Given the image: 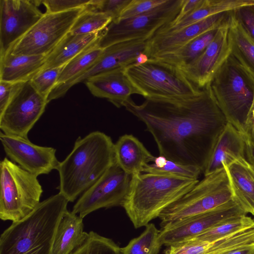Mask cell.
Listing matches in <instances>:
<instances>
[{
    "mask_svg": "<svg viewBox=\"0 0 254 254\" xmlns=\"http://www.w3.org/2000/svg\"><path fill=\"white\" fill-rule=\"evenodd\" d=\"M124 107L142 121L152 135L159 155L203 172L214 143L228 123L210 83L197 95L180 99H131Z\"/></svg>",
    "mask_w": 254,
    "mask_h": 254,
    "instance_id": "6da1fadb",
    "label": "cell"
},
{
    "mask_svg": "<svg viewBox=\"0 0 254 254\" xmlns=\"http://www.w3.org/2000/svg\"><path fill=\"white\" fill-rule=\"evenodd\" d=\"M114 146L111 138L100 131L76 140L72 150L57 169L59 192L68 202H74L115 163Z\"/></svg>",
    "mask_w": 254,
    "mask_h": 254,
    "instance_id": "7a4b0ae2",
    "label": "cell"
},
{
    "mask_svg": "<svg viewBox=\"0 0 254 254\" xmlns=\"http://www.w3.org/2000/svg\"><path fill=\"white\" fill-rule=\"evenodd\" d=\"M68 202L59 192L40 202L25 218L12 222L0 236V254H51Z\"/></svg>",
    "mask_w": 254,
    "mask_h": 254,
    "instance_id": "3957f363",
    "label": "cell"
},
{
    "mask_svg": "<svg viewBox=\"0 0 254 254\" xmlns=\"http://www.w3.org/2000/svg\"><path fill=\"white\" fill-rule=\"evenodd\" d=\"M198 181L149 173L133 175L122 206L135 228L145 226L187 193Z\"/></svg>",
    "mask_w": 254,
    "mask_h": 254,
    "instance_id": "277c9868",
    "label": "cell"
},
{
    "mask_svg": "<svg viewBox=\"0 0 254 254\" xmlns=\"http://www.w3.org/2000/svg\"><path fill=\"white\" fill-rule=\"evenodd\" d=\"M210 86L228 123L244 134L254 99V77L231 54L216 73Z\"/></svg>",
    "mask_w": 254,
    "mask_h": 254,
    "instance_id": "5b68a950",
    "label": "cell"
},
{
    "mask_svg": "<svg viewBox=\"0 0 254 254\" xmlns=\"http://www.w3.org/2000/svg\"><path fill=\"white\" fill-rule=\"evenodd\" d=\"M124 71L145 99L188 98L197 95L202 89L180 69L154 59L139 65H129Z\"/></svg>",
    "mask_w": 254,
    "mask_h": 254,
    "instance_id": "8992f818",
    "label": "cell"
},
{
    "mask_svg": "<svg viewBox=\"0 0 254 254\" xmlns=\"http://www.w3.org/2000/svg\"><path fill=\"white\" fill-rule=\"evenodd\" d=\"M0 218L18 221L40 203L43 191L37 176L5 157L0 163Z\"/></svg>",
    "mask_w": 254,
    "mask_h": 254,
    "instance_id": "52a82bcc",
    "label": "cell"
},
{
    "mask_svg": "<svg viewBox=\"0 0 254 254\" xmlns=\"http://www.w3.org/2000/svg\"><path fill=\"white\" fill-rule=\"evenodd\" d=\"M233 198L224 167L204 176L187 193L165 208L158 217L161 227L209 211Z\"/></svg>",
    "mask_w": 254,
    "mask_h": 254,
    "instance_id": "ba28073f",
    "label": "cell"
},
{
    "mask_svg": "<svg viewBox=\"0 0 254 254\" xmlns=\"http://www.w3.org/2000/svg\"><path fill=\"white\" fill-rule=\"evenodd\" d=\"M183 2L184 0H167L162 5L143 14L112 21L102 31L98 46L104 49L126 41L150 39L160 28L175 19Z\"/></svg>",
    "mask_w": 254,
    "mask_h": 254,
    "instance_id": "9c48e42d",
    "label": "cell"
},
{
    "mask_svg": "<svg viewBox=\"0 0 254 254\" xmlns=\"http://www.w3.org/2000/svg\"><path fill=\"white\" fill-rule=\"evenodd\" d=\"M89 5L63 12L44 13L10 52L13 55H48L69 32Z\"/></svg>",
    "mask_w": 254,
    "mask_h": 254,
    "instance_id": "30bf717a",
    "label": "cell"
},
{
    "mask_svg": "<svg viewBox=\"0 0 254 254\" xmlns=\"http://www.w3.org/2000/svg\"><path fill=\"white\" fill-rule=\"evenodd\" d=\"M48 103L32 85L24 82L0 113V128L3 133L28 138L30 130L44 113Z\"/></svg>",
    "mask_w": 254,
    "mask_h": 254,
    "instance_id": "8fae6325",
    "label": "cell"
},
{
    "mask_svg": "<svg viewBox=\"0 0 254 254\" xmlns=\"http://www.w3.org/2000/svg\"><path fill=\"white\" fill-rule=\"evenodd\" d=\"M131 176L115 162L106 173L78 199L71 211L82 218L99 209L122 206Z\"/></svg>",
    "mask_w": 254,
    "mask_h": 254,
    "instance_id": "7c38bea8",
    "label": "cell"
},
{
    "mask_svg": "<svg viewBox=\"0 0 254 254\" xmlns=\"http://www.w3.org/2000/svg\"><path fill=\"white\" fill-rule=\"evenodd\" d=\"M34 0H0V57L10 52L43 17Z\"/></svg>",
    "mask_w": 254,
    "mask_h": 254,
    "instance_id": "4fadbf2b",
    "label": "cell"
},
{
    "mask_svg": "<svg viewBox=\"0 0 254 254\" xmlns=\"http://www.w3.org/2000/svg\"><path fill=\"white\" fill-rule=\"evenodd\" d=\"M247 215L234 198L209 211L190 217L161 228L159 239L170 247L190 239L227 220Z\"/></svg>",
    "mask_w": 254,
    "mask_h": 254,
    "instance_id": "5bb4252c",
    "label": "cell"
},
{
    "mask_svg": "<svg viewBox=\"0 0 254 254\" xmlns=\"http://www.w3.org/2000/svg\"><path fill=\"white\" fill-rule=\"evenodd\" d=\"M148 40L136 39L114 44L104 49L98 61L76 78L56 86L48 97V101L60 98L74 85L84 82L98 74L134 64L138 56L145 53Z\"/></svg>",
    "mask_w": 254,
    "mask_h": 254,
    "instance_id": "9a60e30c",
    "label": "cell"
},
{
    "mask_svg": "<svg viewBox=\"0 0 254 254\" xmlns=\"http://www.w3.org/2000/svg\"><path fill=\"white\" fill-rule=\"evenodd\" d=\"M3 150L9 159L26 171L38 176L57 169L56 149L31 142L28 138L0 133Z\"/></svg>",
    "mask_w": 254,
    "mask_h": 254,
    "instance_id": "2e32d148",
    "label": "cell"
},
{
    "mask_svg": "<svg viewBox=\"0 0 254 254\" xmlns=\"http://www.w3.org/2000/svg\"><path fill=\"white\" fill-rule=\"evenodd\" d=\"M230 21L219 28L213 40L196 59L180 70L199 89L211 83L216 73L231 55L228 39Z\"/></svg>",
    "mask_w": 254,
    "mask_h": 254,
    "instance_id": "e0dca14e",
    "label": "cell"
},
{
    "mask_svg": "<svg viewBox=\"0 0 254 254\" xmlns=\"http://www.w3.org/2000/svg\"><path fill=\"white\" fill-rule=\"evenodd\" d=\"M231 11L211 15L174 32L156 33L148 40L145 54L149 59L173 53L200 35L229 22Z\"/></svg>",
    "mask_w": 254,
    "mask_h": 254,
    "instance_id": "ac0fdd59",
    "label": "cell"
},
{
    "mask_svg": "<svg viewBox=\"0 0 254 254\" xmlns=\"http://www.w3.org/2000/svg\"><path fill=\"white\" fill-rule=\"evenodd\" d=\"M84 83L94 96L106 99L117 108L124 107L131 95H140L123 68L98 74Z\"/></svg>",
    "mask_w": 254,
    "mask_h": 254,
    "instance_id": "d6986e66",
    "label": "cell"
},
{
    "mask_svg": "<svg viewBox=\"0 0 254 254\" xmlns=\"http://www.w3.org/2000/svg\"><path fill=\"white\" fill-rule=\"evenodd\" d=\"M246 137L227 123L217 138L203 171L204 176L221 170L235 161L245 158Z\"/></svg>",
    "mask_w": 254,
    "mask_h": 254,
    "instance_id": "ffe728a7",
    "label": "cell"
},
{
    "mask_svg": "<svg viewBox=\"0 0 254 254\" xmlns=\"http://www.w3.org/2000/svg\"><path fill=\"white\" fill-rule=\"evenodd\" d=\"M115 162L130 176L142 173L144 167L155 157L132 134H124L114 143Z\"/></svg>",
    "mask_w": 254,
    "mask_h": 254,
    "instance_id": "44dd1931",
    "label": "cell"
},
{
    "mask_svg": "<svg viewBox=\"0 0 254 254\" xmlns=\"http://www.w3.org/2000/svg\"><path fill=\"white\" fill-rule=\"evenodd\" d=\"M234 198L243 211L252 214L254 208V169L245 158L224 167Z\"/></svg>",
    "mask_w": 254,
    "mask_h": 254,
    "instance_id": "7402d4cb",
    "label": "cell"
},
{
    "mask_svg": "<svg viewBox=\"0 0 254 254\" xmlns=\"http://www.w3.org/2000/svg\"><path fill=\"white\" fill-rule=\"evenodd\" d=\"M83 218L66 211L60 220L55 234L51 254H72L86 240Z\"/></svg>",
    "mask_w": 254,
    "mask_h": 254,
    "instance_id": "603a6c76",
    "label": "cell"
},
{
    "mask_svg": "<svg viewBox=\"0 0 254 254\" xmlns=\"http://www.w3.org/2000/svg\"><path fill=\"white\" fill-rule=\"evenodd\" d=\"M47 56L7 53L0 57V80L22 82L31 80L42 69Z\"/></svg>",
    "mask_w": 254,
    "mask_h": 254,
    "instance_id": "cb8c5ba5",
    "label": "cell"
},
{
    "mask_svg": "<svg viewBox=\"0 0 254 254\" xmlns=\"http://www.w3.org/2000/svg\"><path fill=\"white\" fill-rule=\"evenodd\" d=\"M102 31L82 35H75L69 32L47 55L41 70L66 64L86 48L98 41L101 37Z\"/></svg>",
    "mask_w": 254,
    "mask_h": 254,
    "instance_id": "d4e9b609",
    "label": "cell"
},
{
    "mask_svg": "<svg viewBox=\"0 0 254 254\" xmlns=\"http://www.w3.org/2000/svg\"><path fill=\"white\" fill-rule=\"evenodd\" d=\"M250 4H254V0H204L190 15L175 24L163 26L156 33L174 32L211 15Z\"/></svg>",
    "mask_w": 254,
    "mask_h": 254,
    "instance_id": "484cf974",
    "label": "cell"
},
{
    "mask_svg": "<svg viewBox=\"0 0 254 254\" xmlns=\"http://www.w3.org/2000/svg\"><path fill=\"white\" fill-rule=\"evenodd\" d=\"M220 27L200 35L173 53L152 59L181 70L202 53L213 40Z\"/></svg>",
    "mask_w": 254,
    "mask_h": 254,
    "instance_id": "4316f807",
    "label": "cell"
},
{
    "mask_svg": "<svg viewBox=\"0 0 254 254\" xmlns=\"http://www.w3.org/2000/svg\"><path fill=\"white\" fill-rule=\"evenodd\" d=\"M228 39L231 54L254 77V43L232 13Z\"/></svg>",
    "mask_w": 254,
    "mask_h": 254,
    "instance_id": "83f0119b",
    "label": "cell"
},
{
    "mask_svg": "<svg viewBox=\"0 0 254 254\" xmlns=\"http://www.w3.org/2000/svg\"><path fill=\"white\" fill-rule=\"evenodd\" d=\"M98 41L86 48L64 66L59 76L57 85L76 78L98 61L104 51V49L98 46Z\"/></svg>",
    "mask_w": 254,
    "mask_h": 254,
    "instance_id": "f1b7e54d",
    "label": "cell"
},
{
    "mask_svg": "<svg viewBox=\"0 0 254 254\" xmlns=\"http://www.w3.org/2000/svg\"><path fill=\"white\" fill-rule=\"evenodd\" d=\"M253 228H254V219L243 215L227 220L190 239L211 242Z\"/></svg>",
    "mask_w": 254,
    "mask_h": 254,
    "instance_id": "f546056e",
    "label": "cell"
},
{
    "mask_svg": "<svg viewBox=\"0 0 254 254\" xmlns=\"http://www.w3.org/2000/svg\"><path fill=\"white\" fill-rule=\"evenodd\" d=\"M160 230L153 223L145 226L144 231L128 244L121 248L123 254H158L163 245L159 239Z\"/></svg>",
    "mask_w": 254,
    "mask_h": 254,
    "instance_id": "4dcf8cb0",
    "label": "cell"
},
{
    "mask_svg": "<svg viewBox=\"0 0 254 254\" xmlns=\"http://www.w3.org/2000/svg\"><path fill=\"white\" fill-rule=\"evenodd\" d=\"M202 171L194 166L185 165L159 155L155 156L152 163L145 165L143 173L175 176L198 180Z\"/></svg>",
    "mask_w": 254,
    "mask_h": 254,
    "instance_id": "1f68e13d",
    "label": "cell"
},
{
    "mask_svg": "<svg viewBox=\"0 0 254 254\" xmlns=\"http://www.w3.org/2000/svg\"><path fill=\"white\" fill-rule=\"evenodd\" d=\"M112 21L108 15L92 9L89 5L76 19L69 32L75 35L99 32L104 30Z\"/></svg>",
    "mask_w": 254,
    "mask_h": 254,
    "instance_id": "d6a6232c",
    "label": "cell"
},
{
    "mask_svg": "<svg viewBox=\"0 0 254 254\" xmlns=\"http://www.w3.org/2000/svg\"><path fill=\"white\" fill-rule=\"evenodd\" d=\"M81 247L74 254H123L121 248L112 239L90 231Z\"/></svg>",
    "mask_w": 254,
    "mask_h": 254,
    "instance_id": "836d02e7",
    "label": "cell"
},
{
    "mask_svg": "<svg viewBox=\"0 0 254 254\" xmlns=\"http://www.w3.org/2000/svg\"><path fill=\"white\" fill-rule=\"evenodd\" d=\"M65 65L39 71L30 80L32 85L39 93L47 99L57 85L59 76Z\"/></svg>",
    "mask_w": 254,
    "mask_h": 254,
    "instance_id": "e575fe53",
    "label": "cell"
},
{
    "mask_svg": "<svg viewBox=\"0 0 254 254\" xmlns=\"http://www.w3.org/2000/svg\"><path fill=\"white\" fill-rule=\"evenodd\" d=\"M131 0H91L90 6L110 16L112 21L118 20Z\"/></svg>",
    "mask_w": 254,
    "mask_h": 254,
    "instance_id": "d590c367",
    "label": "cell"
},
{
    "mask_svg": "<svg viewBox=\"0 0 254 254\" xmlns=\"http://www.w3.org/2000/svg\"><path fill=\"white\" fill-rule=\"evenodd\" d=\"M34 2L37 6L43 4L46 8V13H53L87 6L90 5L91 0H37Z\"/></svg>",
    "mask_w": 254,
    "mask_h": 254,
    "instance_id": "8d00e7d4",
    "label": "cell"
},
{
    "mask_svg": "<svg viewBox=\"0 0 254 254\" xmlns=\"http://www.w3.org/2000/svg\"><path fill=\"white\" fill-rule=\"evenodd\" d=\"M167 0H131L123 11L118 20L143 14L162 5Z\"/></svg>",
    "mask_w": 254,
    "mask_h": 254,
    "instance_id": "74e56055",
    "label": "cell"
},
{
    "mask_svg": "<svg viewBox=\"0 0 254 254\" xmlns=\"http://www.w3.org/2000/svg\"><path fill=\"white\" fill-rule=\"evenodd\" d=\"M231 13L254 43V4L240 7L232 10Z\"/></svg>",
    "mask_w": 254,
    "mask_h": 254,
    "instance_id": "f35d334b",
    "label": "cell"
},
{
    "mask_svg": "<svg viewBox=\"0 0 254 254\" xmlns=\"http://www.w3.org/2000/svg\"><path fill=\"white\" fill-rule=\"evenodd\" d=\"M206 242L189 239L171 245L166 254H204Z\"/></svg>",
    "mask_w": 254,
    "mask_h": 254,
    "instance_id": "ab89813d",
    "label": "cell"
},
{
    "mask_svg": "<svg viewBox=\"0 0 254 254\" xmlns=\"http://www.w3.org/2000/svg\"><path fill=\"white\" fill-rule=\"evenodd\" d=\"M24 82H10L0 80V113H1L20 86Z\"/></svg>",
    "mask_w": 254,
    "mask_h": 254,
    "instance_id": "60d3db41",
    "label": "cell"
},
{
    "mask_svg": "<svg viewBox=\"0 0 254 254\" xmlns=\"http://www.w3.org/2000/svg\"><path fill=\"white\" fill-rule=\"evenodd\" d=\"M204 0H184L181 10L175 19L168 24L169 25L175 24L182 19L190 15L203 3Z\"/></svg>",
    "mask_w": 254,
    "mask_h": 254,
    "instance_id": "b9f144b4",
    "label": "cell"
},
{
    "mask_svg": "<svg viewBox=\"0 0 254 254\" xmlns=\"http://www.w3.org/2000/svg\"><path fill=\"white\" fill-rule=\"evenodd\" d=\"M244 135L247 139L254 141V99L245 125Z\"/></svg>",
    "mask_w": 254,
    "mask_h": 254,
    "instance_id": "7bdbcfd3",
    "label": "cell"
},
{
    "mask_svg": "<svg viewBox=\"0 0 254 254\" xmlns=\"http://www.w3.org/2000/svg\"><path fill=\"white\" fill-rule=\"evenodd\" d=\"M245 159L254 169V141L246 138Z\"/></svg>",
    "mask_w": 254,
    "mask_h": 254,
    "instance_id": "ee69618b",
    "label": "cell"
},
{
    "mask_svg": "<svg viewBox=\"0 0 254 254\" xmlns=\"http://www.w3.org/2000/svg\"><path fill=\"white\" fill-rule=\"evenodd\" d=\"M228 254H254V246L241 248Z\"/></svg>",
    "mask_w": 254,
    "mask_h": 254,
    "instance_id": "f6af8a7d",
    "label": "cell"
},
{
    "mask_svg": "<svg viewBox=\"0 0 254 254\" xmlns=\"http://www.w3.org/2000/svg\"><path fill=\"white\" fill-rule=\"evenodd\" d=\"M252 215L254 216V210H253V212Z\"/></svg>",
    "mask_w": 254,
    "mask_h": 254,
    "instance_id": "bcb514c9",
    "label": "cell"
},
{
    "mask_svg": "<svg viewBox=\"0 0 254 254\" xmlns=\"http://www.w3.org/2000/svg\"><path fill=\"white\" fill-rule=\"evenodd\" d=\"M72 254H74V253H73Z\"/></svg>",
    "mask_w": 254,
    "mask_h": 254,
    "instance_id": "7dc6e473",
    "label": "cell"
}]
</instances>
